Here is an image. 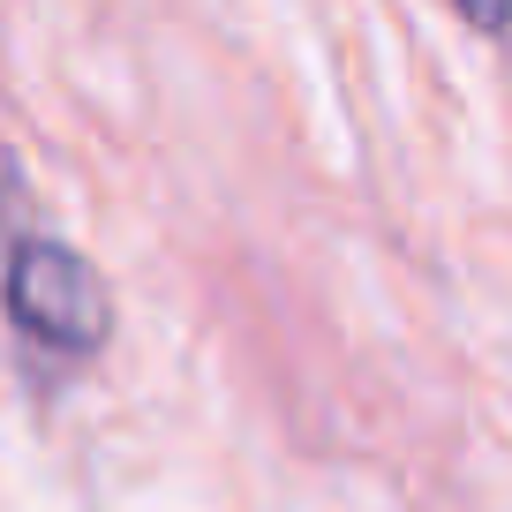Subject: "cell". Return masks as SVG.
<instances>
[{
  "label": "cell",
  "mask_w": 512,
  "mask_h": 512,
  "mask_svg": "<svg viewBox=\"0 0 512 512\" xmlns=\"http://www.w3.org/2000/svg\"><path fill=\"white\" fill-rule=\"evenodd\" d=\"M0 302H8V332H16L23 362H31L46 384L68 377V369H83L98 347H106V332H113L106 279L53 234H23L16 249H8Z\"/></svg>",
  "instance_id": "1"
},
{
  "label": "cell",
  "mask_w": 512,
  "mask_h": 512,
  "mask_svg": "<svg viewBox=\"0 0 512 512\" xmlns=\"http://www.w3.org/2000/svg\"><path fill=\"white\" fill-rule=\"evenodd\" d=\"M460 8V23L467 31H482V38H505L512 31V0H452Z\"/></svg>",
  "instance_id": "2"
}]
</instances>
